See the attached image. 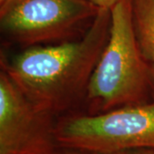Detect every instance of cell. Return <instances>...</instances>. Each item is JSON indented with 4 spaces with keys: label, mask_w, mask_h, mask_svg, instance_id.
<instances>
[{
    "label": "cell",
    "mask_w": 154,
    "mask_h": 154,
    "mask_svg": "<svg viewBox=\"0 0 154 154\" xmlns=\"http://www.w3.org/2000/svg\"><path fill=\"white\" fill-rule=\"evenodd\" d=\"M46 154H99L94 153V152H86V151H81V150H75V149L63 148V147H58L51 152H50Z\"/></svg>",
    "instance_id": "8"
},
{
    "label": "cell",
    "mask_w": 154,
    "mask_h": 154,
    "mask_svg": "<svg viewBox=\"0 0 154 154\" xmlns=\"http://www.w3.org/2000/svg\"><path fill=\"white\" fill-rule=\"evenodd\" d=\"M110 24V10L99 9L80 39L28 47L11 63L2 62V67L33 105L55 116L87 96Z\"/></svg>",
    "instance_id": "1"
},
{
    "label": "cell",
    "mask_w": 154,
    "mask_h": 154,
    "mask_svg": "<svg viewBox=\"0 0 154 154\" xmlns=\"http://www.w3.org/2000/svg\"><path fill=\"white\" fill-rule=\"evenodd\" d=\"M97 6L99 9H106L111 10L120 0H87Z\"/></svg>",
    "instance_id": "7"
},
{
    "label": "cell",
    "mask_w": 154,
    "mask_h": 154,
    "mask_svg": "<svg viewBox=\"0 0 154 154\" xmlns=\"http://www.w3.org/2000/svg\"><path fill=\"white\" fill-rule=\"evenodd\" d=\"M0 4L2 32L29 47L65 41L99 11L87 0H4Z\"/></svg>",
    "instance_id": "4"
},
{
    "label": "cell",
    "mask_w": 154,
    "mask_h": 154,
    "mask_svg": "<svg viewBox=\"0 0 154 154\" xmlns=\"http://www.w3.org/2000/svg\"><path fill=\"white\" fill-rule=\"evenodd\" d=\"M59 147L99 154L154 150V98L102 113L69 116L57 122Z\"/></svg>",
    "instance_id": "3"
},
{
    "label": "cell",
    "mask_w": 154,
    "mask_h": 154,
    "mask_svg": "<svg viewBox=\"0 0 154 154\" xmlns=\"http://www.w3.org/2000/svg\"><path fill=\"white\" fill-rule=\"evenodd\" d=\"M3 1H4V0H0V3H2Z\"/></svg>",
    "instance_id": "10"
},
{
    "label": "cell",
    "mask_w": 154,
    "mask_h": 154,
    "mask_svg": "<svg viewBox=\"0 0 154 154\" xmlns=\"http://www.w3.org/2000/svg\"><path fill=\"white\" fill-rule=\"evenodd\" d=\"M119 154H154V150H151V149H140V150L128 151V152H122V153Z\"/></svg>",
    "instance_id": "9"
},
{
    "label": "cell",
    "mask_w": 154,
    "mask_h": 154,
    "mask_svg": "<svg viewBox=\"0 0 154 154\" xmlns=\"http://www.w3.org/2000/svg\"><path fill=\"white\" fill-rule=\"evenodd\" d=\"M134 28L145 59L154 68V0H132Z\"/></svg>",
    "instance_id": "6"
},
{
    "label": "cell",
    "mask_w": 154,
    "mask_h": 154,
    "mask_svg": "<svg viewBox=\"0 0 154 154\" xmlns=\"http://www.w3.org/2000/svg\"><path fill=\"white\" fill-rule=\"evenodd\" d=\"M110 13V37L86 96L97 113L144 104L154 96L152 71L136 37L132 0H120Z\"/></svg>",
    "instance_id": "2"
},
{
    "label": "cell",
    "mask_w": 154,
    "mask_h": 154,
    "mask_svg": "<svg viewBox=\"0 0 154 154\" xmlns=\"http://www.w3.org/2000/svg\"><path fill=\"white\" fill-rule=\"evenodd\" d=\"M53 117L33 105L1 71L0 154H46L59 147Z\"/></svg>",
    "instance_id": "5"
}]
</instances>
